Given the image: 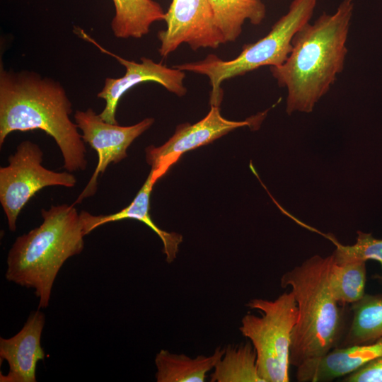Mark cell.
Here are the masks:
<instances>
[{
  "label": "cell",
  "mask_w": 382,
  "mask_h": 382,
  "mask_svg": "<svg viewBox=\"0 0 382 382\" xmlns=\"http://www.w3.org/2000/svg\"><path fill=\"white\" fill-rule=\"evenodd\" d=\"M76 31L83 38L94 44L101 52L113 57L125 67L123 76L106 78L103 88L97 95L105 101V108L99 114L104 121L118 124L116 110L119 100L127 91L141 83L152 81L161 84L178 96L186 94L187 89L183 85L185 74L183 71L174 67L169 68L146 57H142L140 63L125 59L101 47L83 30L76 28Z\"/></svg>",
  "instance_id": "obj_11"
},
{
  "label": "cell",
  "mask_w": 382,
  "mask_h": 382,
  "mask_svg": "<svg viewBox=\"0 0 382 382\" xmlns=\"http://www.w3.org/2000/svg\"><path fill=\"white\" fill-rule=\"evenodd\" d=\"M352 320L338 347L371 343L382 337V296L364 294L352 304Z\"/></svg>",
  "instance_id": "obj_18"
},
{
  "label": "cell",
  "mask_w": 382,
  "mask_h": 382,
  "mask_svg": "<svg viewBox=\"0 0 382 382\" xmlns=\"http://www.w3.org/2000/svg\"><path fill=\"white\" fill-rule=\"evenodd\" d=\"M72 103L57 81L0 66V146L13 132L44 131L53 138L69 172L87 167L85 142L69 115Z\"/></svg>",
  "instance_id": "obj_1"
},
{
  "label": "cell",
  "mask_w": 382,
  "mask_h": 382,
  "mask_svg": "<svg viewBox=\"0 0 382 382\" xmlns=\"http://www.w3.org/2000/svg\"><path fill=\"white\" fill-rule=\"evenodd\" d=\"M366 280L365 261L337 263L333 260L329 286L332 296L340 304H352L360 300L365 294Z\"/></svg>",
  "instance_id": "obj_20"
},
{
  "label": "cell",
  "mask_w": 382,
  "mask_h": 382,
  "mask_svg": "<svg viewBox=\"0 0 382 382\" xmlns=\"http://www.w3.org/2000/svg\"><path fill=\"white\" fill-rule=\"evenodd\" d=\"M210 375L211 382H264L257 366L256 352L250 342L229 345Z\"/></svg>",
  "instance_id": "obj_19"
},
{
  "label": "cell",
  "mask_w": 382,
  "mask_h": 382,
  "mask_svg": "<svg viewBox=\"0 0 382 382\" xmlns=\"http://www.w3.org/2000/svg\"><path fill=\"white\" fill-rule=\"evenodd\" d=\"M327 237L336 245L332 254L337 263L373 260L380 263L382 270V239L358 231L357 242L352 245H344L334 236ZM379 278L382 279V275Z\"/></svg>",
  "instance_id": "obj_21"
},
{
  "label": "cell",
  "mask_w": 382,
  "mask_h": 382,
  "mask_svg": "<svg viewBox=\"0 0 382 382\" xmlns=\"http://www.w3.org/2000/svg\"><path fill=\"white\" fill-rule=\"evenodd\" d=\"M266 113L244 121H231L221 116L219 106L211 105L208 114L200 121L179 125L165 144L146 149V159L151 167L153 179L157 181L164 175L184 153L208 144L236 128L260 123Z\"/></svg>",
  "instance_id": "obj_9"
},
{
  "label": "cell",
  "mask_w": 382,
  "mask_h": 382,
  "mask_svg": "<svg viewBox=\"0 0 382 382\" xmlns=\"http://www.w3.org/2000/svg\"><path fill=\"white\" fill-rule=\"evenodd\" d=\"M75 123L81 131V137L98 154V163L88 184L80 193L74 204L95 195L98 178L110 163H117L127 156V150L133 141L147 130L154 119L147 117L131 126H120L104 121L96 112L88 108L76 110Z\"/></svg>",
  "instance_id": "obj_8"
},
{
  "label": "cell",
  "mask_w": 382,
  "mask_h": 382,
  "mask_svg": "<svg viewBox=\"0 0 382 382\" xmlns=\"http://www.w3.org/2000/svg\"><path fill=\"white\" fill-rule=\"evenodd\" d=\"M74 205L42 209V224L18 236L8 251L6 279L33 289L39 308L48 306L54 280L64 263L83 249L86 235Z\"/></svg>",
  "instance_id": "obj_3"
},
{
  "label": "cell",
  "mask_w": 382,
  "mask_h": 382,
  "mask_svg": "<svg viewBox=\"0 0 382 382\" xmlns=\"http://www.w3.org/2000/svg\"><path fill=\"white\" fill-rule=\"evenodd\" d=\"M216 26L226 42L235 41L248 20L260 25L266 16V7L261 0H209Z\"/></svg>",
  "instance_id": "obj_17"
},
{
  "label": "cell",
  "mask_w": 382,
  "mask_h": 382,
  "mask_svg": "<svg viewBox=\"0 0 382 382\" xmlns=\"http://www.w3.org/2000/svg\"><path fill=\"white\" fill-rule=\"evenodd\" d=\"M45 321L37 310L30 313L21 330L14 336L0 338V362L6 361L8 371L0 374L1 382H35L37 362L44 359L41 335Z\"/></svg>",
  "instance_id": "obj_12"
},
{
  "label": "cell",
  "mask_w": 382,
  "mask_h": 382,
  "mask_svg": "<svg viewBox=\"0 0 382 382\" xmlns=\"http://www.w3.org/2000/svg\"><path fill=\"white\" fill-rule=\"evenodd\" d=\"M225 347H217L210 356L195 358L184 354H177L161 349L156 355L157 382H204L207 374L214 368L222 357Z\"/></svg>",
  "instance_id": "obj_15"
},
{
  "label": "cell",
  "mask_w": 382,
  "mask_h": 382,
  "mask_svg": "<svg viewBox=\"0 0 382 382\" xmlns=\"http://www.w3.org/2000/svg\"><path fill=\"white\" fill-rule=\"evenodd\" d=\"M247 306L260 316L248 313L239 330L252 343L257 366L264 382L289 381L291 336L298 318V308L291 291L274 300L251 299Z\"/></svg>",
  "instance_id": "obj_6"
},
{
  "label": "cell",
  "mask_w": 382,
  "mask_h": 382,
  "mask_svg": "<svg viewBox=\"0 0 382 382\" xmlns=\"http://www.w3.org/2000/svg\"><path fill=\"white\" fill-rule=\"evenodd\" d=\"M333 260V254L325 257L315 255L280 279L282 287L291 288L298 308L289 358L296 367L338 347L342 338L344 312L329 286Z\"/></svg>",
  "instance_id": "obj_4"
},
{
  "label": "cell",
  "mask_w": 382,
  "mask_h": 382,
  "mask_svg": "<svg viewBox=\"0 0 382 382\" xmlns=\"http://www.w3.org/2000/svg\"><path fill=\"white\" fill-rule=\"evenodd\" d=\"M43 151L35 143L22 141L0 168V203L12 232L16 230L19 214L28 202L48 186L74 187L75 176L69 172H55L42 165Z\"/></svg>",
  "instance_id": "obj_7"
},
{
  "label": "cell",
  "mask_w": 382,
  "mask_h": 382,
  "mask_svg": "<svg viewBox=\"0 0 382 382\" xmlns=\"http://www.w3.org/2000/svg\"><path fill=\"white\" fill-rule=\"evenodd\" d=\"M354 0H342L334 13H323L294 35L292 49L281 65L270 66L287 91V114L311 112L344 69Z\"/></svg>",
  "instance_id": "obj_2"
},
{
  "label": "cell",
  "mask_w": 382,
  "mask_h": 382,
  "mask_svg": "<svg viewBox=\"0 0 382 382\" xmlns=\"http://www.w3.org/2000/svg\"><path fill=\"white\" fill-rule=\"evenodd\" d=\"M165 21L166 29L158 33V52L163 57L183 43L197 50L216 49L226 42L216 26L209 0H172Z\"/></svg>",
  "instance_id": "obj_10"
},
{
  "label": "cell",
  "mask_w": 382,
  "mask_h": 382,
  "mask_svg": "<svg viewBox=\"0 0 382 382\" xmlns=\"http://www.w3.org/2000/svg\"><path fill=\"white\" fill-rule=\"evenodd\" d=\"M345 382H382V357L344 377Z\"/></svg>",
  "instance_id": "obj_22"
},
{
  "label": "cell",
  "mask_w": 382,
  "mask_h": 382,
  "mask_svg": "<svg viewBox=\"0 0 382 382\" xmlns=\"http://www.w3.org/2000/svg\"><path fill=\"white\" fill-rule=\"evenodd\" d=\"M316 4L317 0H293L286 13L272 25L267 35L254 43L245 45L233 59L223 60L209 54L203 60L173 67L207 76L212 86L210 104L219 106L223 98L221 84L224 81L261 66H279L286 60L294 35L309 23Z\"/></svg>",
  "instance_id": "obj_5"
},
{
  "label": "cell",
  "mask_w": 382,
  "mask_h": 382,
  "mask_svg": "<svg viewBox=\"0 0 382 382\" xmlns=\"http://www.w3.org/2000/svg\"><path fill=\"white\" fill-rule=\"evenodd\" d=\"M112 1L115 13L110 27L117 38H140L154 22L165 21L166 13L154 0Z\"/></svg>",
  "instance_id": "obj_16"
},
{
  "label": "cell",
  "mask_w": 382,
  "mask_h": 382,
  "mask_svg": "<svg viewBox=\"0 0 382 382\" xmlns=\"http://www.w3.org/2000/svg\"><path fill=\"white\" fill-rule=\"evenodd\" d=\"M381 357L382 337L371 343L337 347L321 357L303 361L296 367V379L299 382L331 381Z\"/></svg>",
  "instance_id": "obj_13"
},
{
  "label": "cell",
  "mask_w": 382,
  "mask_h": 382,
  "mask_svg": "<svg viewBox=\"0 0 382 382\" xmlns=\"http://www.w3.org/2000/svg\"><path fill=\"white\" fill-rule=\"evenodd\" d=\"M156 183L150 171L145 183L133 201L127 207L116 213L108 215H93L88 212L81 211L80 216L85 235L107 223L127 219H135L145 224L158 236L163 243V252L166 255V261L173 262L176 257L179 245L183 241V236L175 232H167L161 229L151 218L150 196Z\"/></svg>",
  "instance_id": "obj_14"
}]
</instances>
